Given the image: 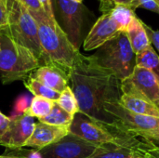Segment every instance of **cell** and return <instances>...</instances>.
Here are the masks:
<instances>
[{
	"instance_id": "6da1fadb",
	"label": "cell",
	"mask_w": 159,
	"mask_h": 158,
	"mask_svg": "<svg viewBox=\"0 0 159 158\" xmlns=\"http://www.w3.org/2000/svg\"><path fill=\"white\" fill-rule=\"evenodd\" d=\"M69 87L77 100L79 112L98 122L118 127L105 108L119 102L120 81L112 71L100 65L93 55H77L69 72Z\"/></svg>"
},
{
	"instance_id": "7a4b0ae2",
	"label": "cell",
	"mask_w": 159,
	"mask_h": 158,
	"mask_svg": "<svg viewBox=\"0 0 159 158\" xmlns=\"http://www.w3.org/2000/svg\"><path fill=\"white\" fill-rule=\"evenodd\" d=\"M40 66L35 56L16 43L7 28H0V79L4 85L25 80Z\"/></svg>"
},
{
	"instance_id": "3957f363",
	"label": "cell",
	"mask_w": 159,
	"mask_h": 158,
	"mask_svg": "<svg viewBox=\"0 0 159 158\" xmlns=\"http://www.w3.org/2000/svg\"><path fill=\"white\" fill-rule=\"evenodd\" d=\"M7 19V31L19 45L28 48L38 60L40 66L50 63L45 55L38 38L37 23L18 0H5Z\"/></svg>"
},
{
	"instance_id": "277c9868",
	"label": "cell",
	"mask_w": 159,
	"mask_h": 158,
	"mask_svg": "<svg viewBox=\"0 0 159 158\" xmlns=\"http://www.w3.org/2000/svg\"><path fill=\"white\" fill-rule=\"evenodd\" d=\"M35 21L39 42L45 55L49 61L69 73L80 51L72 45L56 18L50 19L46 16Z\"/></svg>"
},
{
	"instance_id": "5b68a950",
	"label": "cell",
	"mask_w": 159,
	"mask_h": 158,
	"mask_svg": "<svg viewBox=\"0 0 159 158\" xmlns=\"http://www.w3.org/2000/svg\"><path fill=\"white\" fill-rule=\"evenodd\" d=\"M93 57L100 65L112 71L120 82L128 78L136 67V54L124 32L98 48Z\"/></svg>"
},
{
	"instance_id": "8992f818",
	"label": "cell",
	"mask_w": 159,
	"mask_h": 158,
	"mask_svg": "<svg viewBox=\"0 0 159 158\" xmlns=\"http://www.w3.org/2000/svg\"><path fill=\"white\" fill-rule=\"evenodd\" d=\"M69 132L96 146L123 142L135 137L126 133L116 126L106 125L93 120L81 112L75 115L69 127Z\"/></svg>"
},
{
	"instance_id": "52a82bcc",
	"label": "cell",
	"mask_w": 159,
	"mask_h": 158,
	"mask_svg": "<svg viewBox=\"0 0 159 158\" xmlns=\"http://www.w3.org/2000/svg\"><path fill=\"white\" fill-rule=\"evenodd\" d=\"M62 23V30L72 45L79 50L86 16V7L74 0H54Z\"/></svg>"
},
{
	"instance_id": "ba28073f",
	"label": "cell",
	"mask_w": 159,
	"mask_h": 158,
	"mask_svg": "<svg viewBox=\"0 0 159 158\" xmlns=\"http://www.w3.org/2000/svg\"><path fill=\"white\" fill-rule=\"evenodd\" d=\"M97 147L69 132L60 141L36 152L40 158H88Z\"/></svg>"
},
{
	"instance_id": "9c48e42d",
	"label": "cell",
	"mask_w": 159,
	"mask_h": 158,
	"mask_svg": "<svg viewBox=\"0 0 159 158\" xmlns=\"http://www.w3.org/2000/svg\"><path fill=\"white\" fill-rule=\"evenodd\" d=\"M105 111L116 119L118 128L133 136L139 131L152 129L159 125V118L141 115L130 112L124 108L119 102L108 104Z\"/></svg>"
},
{
	"instance_id": "30bf717a",
	"label": "cell",
	"mask_w": 159,
	"mask_h": 158,
	"mask_svg": "<svg viewBox=\"0 0 159 158\" xmlns=\"http://www.w3.org/2000/svg\"><path fill=\"white\" fill-rule=\"evenodd\" d=\"M34 118L25 112L10 117L8 128L0 140V145L11 150L25 146L34 129Z\"/></svg>"
},
{
	"instance_id": "8fae6325",
	"label": "cell",
	"mask_w": 159,
	"mask_h": 158,
	"mask_svg": "<svg viewBox=\"0 0 159 158\" xmlns=\"http://www.w3.org/2000/svg\"><path fill=\"white\" fill-rule=\"evenodd\" d=\"M120 33L121 31L113 20L111 13L102 14L86 36L83 47L86 51L98 49L108 41L114 39Z\"/></svg>"
},
{
	"instance_id": "7c38bea8",
	"label": "cell",
	"mask_w": 159,
	"mask_h": 158,
	"mask_svg": "<svg viewBox=\"0 0 159 158\" xmlns=\"http://www.w3.org/2000/svg\"><path fill=\"white\" fill-rule=\"evenodd\" d=\"M121 96L119 103L135 114L159 118V109L153 102L131 87L120 82Z\"/></svg>"
},
{
	"instance_id": "4fadbf2b",
	"label": "cell",
	"mask_w": 159,
	"mask_h": 158,
	"mask_svg": "<svg viewBox=\"0 0 159 158\" xmlns=\"http://www.w3.org/2000/svg\"><path fill=\"white\" fill-rule=\"evenodd\" d=\"M121 82L139 91L155 104L159 102V77L153 72L135 67L132 74Z\"/></svg>"
},
{
	"instance_id": "5bb4252c",
	"label": "cell",
	"mask_w": 159,
	"mask_h": 158,
	"mask_svg": "<svg viewBox=\"0 0 159 158\" xmlns=\"http://www.w3.org/2000/svg\"><path fill=\"white\" fill-rule=\"evenodd\" d=\"M31 75L43 85L59 93L69 86V73L53 62L39 66Z\"/></svg>"
},
{
	"instance_id": "9a60e30c",
	"label": "cell",
	"mask_w": 159,
	"mask_h": 158,
	"mask_svg": "<svg viewBox=\"0 0 159 158\" xmlns=\"http://www.w3.org/2000/svg\"><path fill=\"white\" fill-rule=\"evenodd\" d=\"M68 133L69 128L56 127L42 122H38L35 124L33 134L27 141L25 146L40 150L46 146H48L60 141Z\"/></svg>"
},
{
	"instance_id": "2e32d148",
	"label": "cell",
	"mask_w": 159,
	"mask_h": 158,
	"mask_svg": "<svg viewBox=\"0 0 159 158\" xmlns=\"http://www.w3.org/2000/svg\"><path fill=\"white\" fill-rule=\"evenodd\" d=\"M142 141L140 138L132 137L123 142L102 144L88 158H131L137 153Z\"/></svg>"
},
{
	"instance_id": "e0dca14e",
	"label": "cell",
	"mask_w": 159,
	"mask_h": 158,
	"mask_svg": "<svg viewBox=\"0 0 159 158\" xmlns=\"http://www.w3.org/2000/svg\"><path fill=\"white\" fill-rule=\"evenodd\" d=\"M126 34L135 54L142 52L151 46V42L143 27V22L138 17L134 18L131 24L128 28Z\"/></svg>"
},
{
	"instance_id": "ac0fdd59",
	"label": "cell",
	"mask_w": 159,
	"mask_h": 158,
	"mask_svg": "<svg viewBox=\"0 0 159 158\" xmlns=\"http://www.w3.org/2000/svg\"><path fill=\"white\" fill-rule=\"evenodd\" d=\"M136 67L147 69L159 77V55L152 45L136 54Z\"/></svg>"
},
{
	"instance_id": "d6986e66",
	"label": "cell",
	"mask_w": 159,
	"mask_h": 158,
	"mask_svg": "<svg viewBox=\"0 0 159 158\" xmlns=\"http://www.w3.org/2000/svg\"><path fill=\"white\" fill-rule=\"evenodd\" d=\"M25 88L34 96V97H42L45 99H48L53 102H57L60 94L59 92L48 88L43 85L36 79H34L32 75L28 76L25 80H23Z\"/></svg>"
},
{
	"instance_id": "ffe728a7",
	"label": "cell",
	"mask_w": 159,
	"mask_h": 158,
	"mask_svg": "<svg viewBox=\"0 0 159 158\" xmlns=\"http://www.w3.org/2000/svg\"><path fill=\"white\" fill-rule=\"evenodd\" d=\"M73 119H74V115L68 114L66 111H64L55 102V105L51 110V112L49 113V115L38 120L39 122L51 126L69 128L73 122Z\"/></svg>"
},
{
	"instance_id": "44dd1931",
	"label": "cell",
	"mask_w": 159,
	"mask_h": 158,
	"mask_svg": "<svg viewBox=\"0 0 159 158\" xmlns=\"http://www.w3.org/2000/svg\"><path fill=\"white\" fill-rule=\"evenodd\" d=\"M54 105L55 102L53 101L42 97H34L30 106L25 110V113L34 118L36 117L37 119H40L49 115Z\"/></svg>"
},
{
	"instance_id": "7402d4cb",
	"label": "cell",
	"mask_w": 159,
	"mask_h": 158,
	"mask_svg": "<svg viewBox=\"0 0 159 158\" xmlns=\"http://www.w3.org/2000/svg\"><path fill=\"white\" fill-rule=\"evenodd\" d=\"M111 16L118 25L120 31L124 33L127 32L128 28L136 17L134 10L124 6H116V8L111 12Z\"/></svg>"
},
{
	"instance_id": "603a6c76",
	"label": "cell",
	"mask_w": 159,
	"mask_h": 158,
	"mask_svg": "<svg viewBox=\"0 0 159 158\" xmlns=\"http://www.w3.org/2000/svg\"><path fill=\"white\" fill-rule=\"evenodd\" d=\"M56 103L64 111H66L68 114L74 116L75 114L79 112V105L77 100L69 86L63 91L61 92L60 97L56 102Z\"/></svg>"
},
{
	"instance_id": "cb8c5ba5",
	"label": "cell",
	"mask_w": 159,
	"mask_h": 158,
	"mask_svg": "<svg viewBox=\"0 0 159 158\" xmlns=\"http://www.w3.org/2000/svg\"><path fill=\"white\" fill-rule=\"evenodd\" d=\"M18 1L22 4V6L27 9V11L31 14V16L34 19V20L48 16L38 0H18Z\"/></svg>"
},
{
	"instance_id": "d4e9b609",
	"label": "cell",
	"mask_w": 159,
	"mask_h": 158,
	"mask_svg": "<svg viewBox=\"0 0 159 158\" xmlns=\"http://www.w3.org/2000/svg\"><path fill=\"white\" fill-rule=\"evenodd\" d=\"M137 153L145 158H159V146L143 140Z\"/></svg>"
},
{
	"instance_id": "484cf974",
	"label": "cell",
	"mask_w": 159,
	"mask_h": 158,
	"mask_svg": "<svg viewBox=\"0 0 159 158\" xmlns=\"http://www.w3.org/2000/svg\"><path fill=\"white\" fill-rule=\"evenodd\" d=\"M134 136L137 138H140L149 143L159 146V125L157 128L152 129L139 131V132L135 133Z\"/></svg>"
},
{
	"instance_id": "4316f807",
	"label": "cell",
	"mask_w": 159,
	"mask_h": 158,
	"mask_svg": "<svg viewBox=\"0 0 159 158\" xmlns=\"http://www.w3.org/2000/svg\"><path fill=\"white\" fill-rule=\"evenodd\" d=\"M143 27L147 33V35L149 37L150 42H151V45L155 47V48L157 51V54L159 55V31L153 30L148 25H146L144 22H143Z\"/></svg>"
},
{
	"instance_id": "83f0119b",
	"label": "cell",
	"mask_w": 159,
	"mask_h": 158,
	"mask_svg": "<svg viewBox=\"0 0 159 158\" xmlns=\"http://www.w3.org/2000/svg\"><path fill=\"white\" fill-rule=\"evenodd\" d=\"M100 2V10L103 14L111 13L116 7L114 0H99Z\"/></svg>"
},
{
	"instance_id": "f1b7e54d",
	"label": "cell",
	"mask_w": 159,
	"mask_h": 158,
	"mask_svg": "<svg viewBox=\"0 0 159 158\" xmlns=\"http://www.w3.org/2000/svg\"><path fill=\"white\" fill-rule=\"evenodd\" d=\"M139 1H140V7H143L148 10L156 12L159 15V7L155 0H139Z\"/></svg>"
},
{
	"instance_id": "f546056e",
	"label": "cell",
	"mask_w": 159,
	"mask_h": 158,
	"mask_svg": "<svg viewBox=\"0 0 159 158\" xmlns=\"http://www.w3.org/2000/svg\"><path fill=\"white\" fill-rule=\"evenodd\" d=\"M115 4L116 6H124L127 7H129L130 9L134 10L140 7V1L139 0H114Z\"/></svg>"
},
{
	"instance_id": "4dcf8cb0",
	"label": "cell",
	"mask_w": 159,
	"mask_h": 158,
	"mask_svg": "<svg viewBox=\"0 0 159 158\" xmlns=\"http://www.w3.org/2000/svg\"><path fill=\"white\" fill-rule=\"evenodd\" d=\"M40 2V4L42 5L45 12L47 13V15L50 18V19H54L55 14H54V10H53V6H52V2L51 0H38Z\"/></svg>"
},
{
	"instance_id": "1f68e13d",
	"label": "cell",
	"mask_w": 159,
	"mask_h": 158,
	"mask_svg": "<svg viewBox=\"0 0 159 158\" xmlns=\"http://www.w3.org/2000/svg\"><path fill=\"white\" fill-rule=\"evenodd\" d=\"M9 122H10V118L6 116L3 113L0 112V140L5 134V132L7 131Z\"/></svg>"
},
{
	"instance_id": "d6a6232c",
	"label": "cell",
	"mask_w": 159,
	"mask_h": 158,
	"mask_svg": "<svg viewBox=\"0 0 159 158\" xmlns=\"http://www.w3.org/2000/svg\"><path fill=\"white\" fill-rule=\"evenodd\" d=\"M7 25V19L5 0H0V28L6 27Z\"/></svg>"
},
{
	"instance_id": "836d02e7",
	"label": "cell",
	"mask_w": 159,
	"mask_h": 158,
	"mask_svg": "<svg viewBox=\"0 0 159 158\" xmlns=\"http://www.w3.org/2000/svg\"><path fill=\"white\" fill-rule=\"evenodd\" d=\"M0 158H32V156H20V155H17L15 153L13 154H5L3 156H0Z\"/></svg>"
},
{
	"instance_id": "e575fe53",
	"label": "cell",
	"mask_w": 159,
	"mask_h": 158,
	"mask_svg": "<svg viewBox=\"0 0 159 158\" xmlns=\"http://www.w3.org/2000/svg\"><path fill=\"white\" fill-rule=\"evenodd\" d=\"M131 158H145V157H143V156H141V155H139L138 153H136V154H135V155H134V156H133Z\"/></svg>"
},
{
	"instance_id": "d590c367",
	"label": "cell",
	"mask_w": 159,
	"mask_h": 158,
	"mask_svg": "<svg viewBox=\"0 0 159 158\" xmlns=\"http://www.w3.org/2000/svg\"><path fill=\"white\" fill-rule=\"evenodd\" d=\"M74 1H75V2H78V3H82V2H83V0H74Z\"/></svg>"
},
{
	"instance_id": "8d00e7d4",
	"label": "cell",
	"mask_w": 159,
	"mask_h": 158,
	"mask_svg": "<svg viewBox=\"0 0 159 158\" xmlns=\"http://www.w3.org/2000/svg\"><path fill=\"white\" fill-rule=\"evenodd\" d=\"M155 1H156V2H157V5H158V7H159V0H155Z\"/></svg>"
},
{
	"instance_id": "74e56055",
	"label": "cell",
	"mask_w": 159,
	"mask_h": 158,
	"mask_svg": "<svg viewBox=\"0 0 159 158\" xmlns=\"http://www.w3.org/2000/svg\"><path fill=\"white\" fill-rule=\"evenodd\" d=\"M157 106L158 107V109H159V102H157Z\"/></svg>"
}]
</instances>
